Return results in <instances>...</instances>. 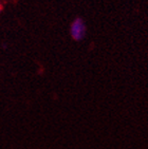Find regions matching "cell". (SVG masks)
Listing matches in <instances>:
<instances>
[{
	"label": "cell",
	"instance_id": "7a4b0ae2",
	"mask_svg": "<svg viewBox=\"0 0 148 149\" xmlns=\"http://www.w3.org/2000/svg\"><path fill=\"white\" fill-rule=\"evenodd\" d=\"M0 11H1V6H0Z\"/></svg>",
	"mask_w": 148,
	"mask_h": 149
},
{
	"label": "cell",
	"instance_id": "6da1fadb",
	"mask_svg": "<svg viewBox=\"0 0 148 149\" xmlns=\"http://www.w3.org/2000/svg\"><path fill=\"white\" fill-rule=\"evenodd\" d=\"M86 34H87V26L85 20L82 17H76L70 26V35L72 39L75 41H80L86 37Z\"/></svg>",
	"mask_w": 148,
	"mask_h": 149
}]
</instances>
